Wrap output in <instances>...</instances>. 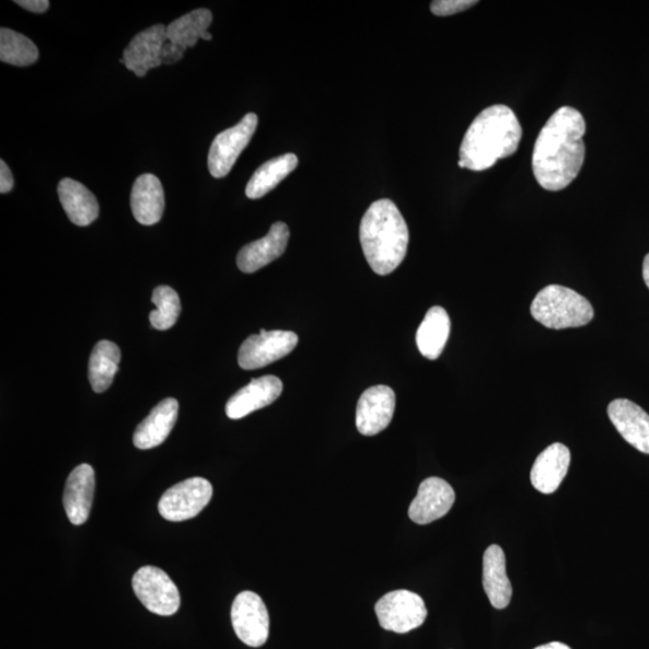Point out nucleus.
<instances>
[{"label": "nucleus", "instance_id": "393cba45", "mask_svg": "<svg viewBox=\"0 0 649 649\" xmlns=\"http://www.w3.org/2000/svg\"><path fill=\"white\" fill-rule=\"evenodd\" d=\"M298 166V159L293 154L266 161L249 180L246 188L247 198L257 200L272 192Z\"/></svg>", "mask_w": 649, "mask_h": 649}, {"label": "nucleus", "instance_id": "f8f14e48", "mask_svg": "<svg viewBox=\"0 0 649 649\" xmlns=\"http://www.w3.org/2000/svg\"><path fill=\"white\" fill-rule=\"evenodd\" d=\"M456 494L451 485L440 478L424 480L409 506V517L417 525H428L444 517L454 505Z\"/></svg>", "mask_w": 649, "mask_h": 649}, {"label": "nucleus", "instance_id": "423d86ee", "mask_svg": "<svg viewBox=\"0 0 649 649\" xmlns=\"http://www.w3.org/2000/svg\"><path fill=\"white\" fill-rule=\"evenodd\" d=\"M213 487L204 478H192L172 486L161 495L158 509L170 523H183L198 516L211 502Z\"/></svg>", "mask_w": 649, "mask_h": 649}, {"label": "nucleus", "instance_id": "f257e3e1", "mask_svg": "<svg viewBox=\"0 0 649 649\" xmlns=\"http://www.w3.org/2000/svg\"><path fill=\"white\" fill-rule=\"evenodd\" d=\"M586 121L577 110L564 107L543 125L532 150V172L543 189L560 192L581 171L586 147Z\"/></svg>", "mask_w": 649, "mask_h": 649}, {"label": "nucleus", "instance_id": "20e7f679", "mask_svg": "<svg viewBox=\"0 0 649 649\" xmlns=\"http://www.w3.org/2000/svg\"><path fill=\"white\" fill-rule=\"evenodd\" d=\"M530 313L544 328L554 330L581 328L595 318L589 301L562 285L543 287L532 301Z\"/></svg>", "mask_w": 649, "mask_h": 649}, {"label": "nucleus", "instance_id": "412c9836", "mask_svg": "<svg viewBox=\"0 0 649 649\" xmlns=\"http://www.w3.org/2000/svg\"><path fill=\"white\" fill-rule=\"evenodd\" d=\"M131 204L138 223L147 226L159 223L166 208V194L159 179L150 173L138 177L133 185Z\"/></svg>", "mask_w": 649, "mask_h": 649}, {"label": "nucleus", "instance_id": "f3484780", "mask_svg": "<svg viewBox=\"0 0 649 649\" xmlns=\"http://www.w3.org/2000/svg\"><path fill=\"white\" fill-rule=\"evenodd\" d=\"M96 490V474L89 465L76 467L65 483L63 503L69 521L75 526L86 523Z\"/></svg>", "mask_w": 649, "mask_h": 649}, {"label": "nucleus", "instance_id": "473e14b6", "mask_svg": "<svg viewBox=\"0 0 649 649\" xmlns=\"http://www.w3.org/2000/svg\"><path fill=\"white\" fill-rule=\"evenodd\" d=\"M642 273H644L645 283H646V285L649 289V254L646 255V258L644 260V270H642Z\"/></svg>", "mask_w": 649, "mask_h": 649}, {"label": "nucleus", "instance_id": "a878e982", "mask_svg": "<svg viewBox=\"0 0 649 649\" xmlns=\"http://www.w3.org/2000/svg\"><path fill=\"white\" fill-rule=\"evenodd\" d=\"M121 351L110 341H100L89 357L88 377L90 387L97 393L106 392L119 372Z\"/></svg>", "mask_w": 649, "mask_h": 649}, {"label": "nucleus", "instance_id": "1a4fd4ad", "mask_svg": "<svg viewBox=\"0 0 649 649\" xmlns=\"http://www.w3.org/2000/svg\"><path fill=\"white\" fill-rule=\"evenodd\" d=\"M297 343L295 332L261 329L259 334L250 335L241 345L238 365L246 370L262 368L292 353Z\"/></svg>", "mask_w": 649, "mask_h": 649}, {"label": "nucleus", "instance_id": "7ed1b4c3", "mask_svg": "<svg viewBox=\"0 0 649 649\" xmlns=\"http://www.w3.org/2000/svg\"><path fill=\"white\" fill-rule=\"evenodd\" d=\"M365 257L379 275L395 271L407 255L409 230L397 206L389 199L370 205L362 220Z\"/></svg>", "mask_w": 649, "mask_h": 649}, {"label": "nucleus", "instance_id": "c85d7f7f", "mask_svg": "<svg viewBox=\"0 0 649 649\" xmlns=\"http://www.w3.org/2000/svg\"><path fill=\"white\" fill-rule=\"evenodd\" d=\"M477 4L475 0H436L431 4V11L436 16H451Z\"/></svg>", "mask_w": 649, "mask_h": 649}, {"label": "nucleus", "instance_id": "b1692460", "mask_svg": "<svg viewBox=\"0 0 649 649\" xmlns=\"http://www.w3.org/2000/svg\"><path fill=\"white\" fill-rule=\"evenodd\" d=\"M451 322L448 311L432 307L427 311L416 333V344L428 360H437L442 355L450 335Z\"/></svg>", "mask_w": 649, "mask_h": 649}, {"label": "nucleus", "instance_id": "6ab92c4d", "mask_svg": "<svg viewBox=\"0 0 649 649\" xmlns=\"http://www.w3.org/2000/svg\"><path fill=\"white\" fill-rule=\"evenodd\" d=\"M180 405L175 399H167L156 405L146 419L137 426L133 440L140 450L155 449L166 442L179 417Z\"/></svg>", "mask_w": 649, "mask_h": 649}, {"label": "nucleus", "instance_id": "a211bd4d", "mask_svg": "<svg viewBox=\"0 0 649 649\" xmlns=\"http://www.w3.org/2000/svg\"><path fill=\"white\" fill-rule=\"evenodd\" d=\"M571 450L555 443L544 449L530 472V481L535 489L543 494H551L560 489L571 466Z\"/></svg>", "mask_w": 649, "mask_h": 649}, {"label": "nucleus", "instance_id": "6e6552de", "mask_svg": "<svg viewBox=\"0 0 649 649\" xmlns=\"http://www.w3.org/2000/svg\"><path fill=\"white\" fill-rule=\"evenodd\" d=\"M258 122L257 114L248 113L237 125L216 136L208 154V169L215 179L225 177L234 168L257 131Z\"/></svg>", "mask_w": 649, "mask_h": 649}, {"label": "nucleus", "instance_id": "2eb2a0df", "mask_svg": "<svg viewBox=\"0 0 649 649\" xmlns=\"http://www.w3.org/2000/svg\"><path fill=\"white\" fill-rule=\"evenodd\" d=\"M608 414L625 442L649 454V415L639 405L629 400H614Z\"/></svg>", "mask_w": 649, "mask_h": 649}, {"label": "nucleus", "instance_id": "9b49d317", "mask_svg": "<svg viewBox=\"0 0 649 649\" xmlns=\"http://www.w3.org/2000/svg\"><path fill=\"white\" fill-rule=\"evenodd\" d=\"M395 408L396 395L391 388L378 385L366 390L357 403V431L370 437L387 430Z\"/></svg>", "mask_w": 649, "mask_h": 649}, {"label": "nucleus", "instance_id": "2f4dec72", "mask_svg": "<svg viewBox=\"0 0 649 649\" xmlns=\"http://www.w3.org/2000/svg\"><path fill=\"white\" fill-rule=\"evenodd\" d=\"M535 649H572V648L565 644H562V642H550L547 645H541Z\"/></svg>", "mask_w": 649, "mask_h": 649}, {"label": "nucleus", "instance_id": "aec40b11", "mask_svg": "<svg viewBox=\"0 0 649 649\" xmlns=\"http://www.w3.org/2000/svg\"><path fill=\"white\" fill-rule=\"evenodd\" d=\"M482 585L493 608L503 610L509 607L513 597V587L506 574L505 553L498 544H491L485 551Z\"/></svg>", "mask_w": 649, "mask_h": 649}, {"label": "nucleus", "instance_id": "0eeeda50", "mask_svg": "<svg viewBox=\"0 0 649 649\" xmlns=\"http://www.w3.org/2000/svg\"><path fill=\"white\" fill-rule=\"evenodd\" d=\"M133 589L144 607L159 616H172L180 610L177 586L157 566L147 565L137 571L133 577Z\"/></svg>", "mask_w": 649, "mask_h": 649}, {"label": "nucleus", "instance_id": "5701e85b", "mask_svg": "<svg viewBox=\"0 0 649 649\" xmlns=\"http://www.w3.org/2000/svg\"><path fill=\"white\" fill-rule=\"evenodd\" d=\"M58 196L71 222L77 226H87L99 216L96 196L83 183L64 179L58 185Z\"/></svg>", "mask_w": 649, "mask_h": 649}, {"label": "nucleus", "instance_id": "ddd939ff", "mask_svg": "<svg viewBox=\"0 0 649 649\" xmlns=\"http://www.w3.org/2000/svg\"><path fill=\"white\" fill-rule=\"evenodd\" d=\"M168 41L167 27L156 25L145 29L134 37L123 52L121 63L137 77H144L150 71L160 66L161 49Z\"/></svg>", "mask_w": 649, "mask_h": 649}, {"label": "nucleus", "instance_id": "bb28decb", "mask_svg": "<svg viewBox=\"0 0 649 649\" xmlns=\"http://www.w3.org/2000/svg\"><path fill=\"white\" fill-rule=\"evenodd\" d=\"M39 60L37 45L9 28L0 29V61L15 66H28Z\"/></svg>", "mask_w": 649, "mask_h": 649}, {"label": "nucleus", "instance_id": "cd10ccee", "mask_svg": "<svg viewBox=\"0 0 649 649\" xmlns=\"http://www.w3.org/2000/svg\"><path fill=\"white\" fill-rule=\"evenodd\" d=\"M152 303L157 309L150 311L149 321L159 331H166L176 323L181 313L179 294L170 286L161 285L155 289Z\"/></svg>", "mask_w": 649, "mask_h": 649}, {"label": "nucleus", "instance_id": "dca6fc26", "mask_svg": "<svg viewBox=\"0 0 649 649\" xmlns=\"http://www.w3.org/2000/svg\"><path fill=\"white\" fill-rule=\"evenodd\" d=\"M290 231L285 223H274L269 234L261 240L249 243L237 255V266L242 272L254 273L275 259L282 257L286 249Z\"/></svg>", "mask_w": 649, "mask_h": 649}, {"label": "nucleus", "instance_id": "9d476101", "mask_svg": "<svg viewBox=\"0 0 649 649\" xmlns=\"http://www.w3.org/2000/svg\"><path fill=\"white\" fill-rule=\"evenodd\" d=\"M231 622L238 639L249 647H261L269 640L270 617L262 599L254 592L240 593L231 608Z\"/></svg>", "mask_w": 649, "mask_h": 649}, {"label": "nucleus", "instance_id": "4468645a", "mask_svg": "<svg viewBox=\"0 0 649 649\" xmlns=\"http://www.w3.org/2000/svg\"><path fill=\"white\" fill-rule=\"evenodd\" d=\"M283 392V382L274 376L253 379L249 384L238 390L226 403V415L231 420H240L254 412L268 407Z\"/></svg>", "mask_w": 649, "mask_h": 649}, {"label": "nucleus", "instance_id": "4be33fe9", "mask_svg": "<svg viewBox=\"0 0 649 649\" xmlns=\"http://www.w3.org/2000/svg\"><path fill=\"white\" fill-rule=\"evenodd\" d=\"M213 15L208 9H198L170 23L167 27L168 41L173 49L182 54L194 48L200 39L210 41L212 34L208 33Z\"/></svg>", "mask_w": 649, "mask_h": 649}, {"label": "nucleus", "instance_id": "39448f33", "mask_svg": "<svg viewBox=\"0 0 649 649\" xmlns=\"http://www.w3.org/2000/svg\"><path fill=\"white\" fill-rule=\"evenodd\" d=\"M375 611L380 627L397 634L420 628L427 619L424 599L407 589L385 595L377 602Z\"/></svg>", "mask_w": 649, "mask_h": 649}, {"label": "nucleus", "instance_id": "f03ea898", "mask_svg": "<svg viewBox=\"0 0 649 649\" xmlns=\"http://www.w3.org/2000/svg\"><path fill=\"white\" fill-rule=\"evenodd\" d=\"M523 137V126L514 111L505 106L485 109L473 121L463 137L458 167L485 171L500 159L516 154Z\"/></svg>", "mask_w": 649, "mask_h": 649}, {"label": "nucleus", "instance_id": "7c9ffc66", "mask_svg": "<svg viewBox=\"0 0 649 649\" xmlns=\"http://www.w3.org/2000/svg\"><path fill=\"white\" fill-rule=\"evenodd\" d=\"M15 3L36 14H44L50 8L48 0H16Z\"/></svg>", "mask_w": 649, "mask_h": 649}, {"label": "nucleus", "instance_id": "c756f323", "mask_svg": "<svg viewBox=\"0 0 649 649\" xmlns=\"http://www.w3.org/2000/svg\"><path fill=\"white\" fill-rule=\"evenodd\" d=\"M14 176L5 161H0V193L7 194L14 188Z\"/></svg>", "mask_w": 649, "mask_h": 649}]
</instances>
